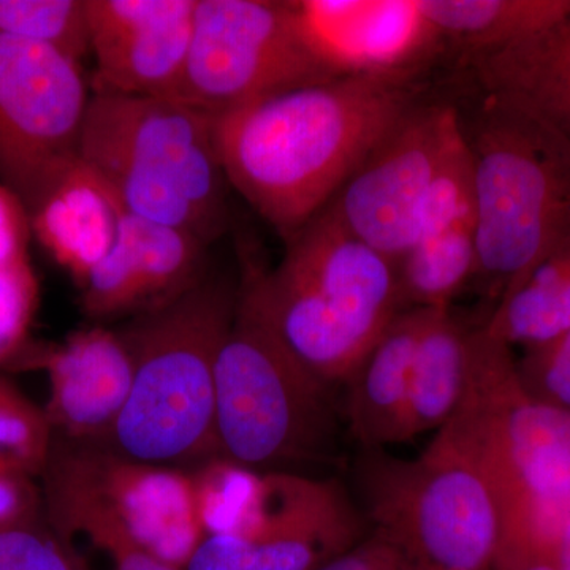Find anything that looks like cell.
<instances>
[{"mask_svg":"<svg viewBox=\"0 0 570 570\" xmlns=\"http://www.w3.org/2000/svg\"><path fill=\"white\" fill-rule=\"evenodd\" d=\"M412 80L337 77L217 119L228 186L288 242L422 99Z\"/></svg>","mask_w":570,"mask_h":570,"instance_id":"1","label":"cell"},{"mask_svg":"<svg viewBox=\"0 0 570 570\" xmlns=\"http://www.w3.org/2000/svg\"><path fill=\"white\" fill-rule=\"evenodd\" d=\"M479 469L497 505V570L553 561L570 523V411L521 384L512 347L482 326L469 333V377L441 428Z\"/></svg>","mask_w":570,"mask_h":570,"instance_id":"2","label":"cell"},{"mask_svg":"<svg viewBox=\"0 0 570 570\" xmlns=\"http://www.w3.org/2000/svg\"><path fill=\"white\" fill-rule=\"evenodd\" d=\"M285 245L275 269L247 273L239 302L314 376L344 385L404 311L395 262L326 209Z\"/></svg>","mask_w":570,"mask_h":570,"instance_id":"3","label":"cell"},{"mask_svg":"<svg viewBox=\"0 0 570 570\" xmlns=\"http://www.w3.org/2000/svg\"><path fill=\"white\" fill-rule=\"evenodd\" d=\"M471 82L450 102L474 179V281L494 309L570 234V141L515 97Z\"/></svg>","mask_w":570,"mask_h":570,"instance_id":"4","label":"cell"},{"mask_svg":"<svg viewBox=\"0 0 570 570\" xmlns=\"http://www.w3.org/2000/svg\"><path fill=\"white\" fill-rule=\"evenodd\" d=\"M238 294L230 277L206 273L118 330L134 360L132 390L100 448L170 468L217 456L216 362Z\"/></svg>","mask_w":570,"mask_h":570,"instance_id":"5","label":"cell"},{"mask_svg":"<svg viewBox=\"0 0 570 570\" xmlns=\"http://www.w3.org/2000/svg\"><path fill=\"white\" fill-rule=\"evenodd\" d=\"M217 119L167 97L92 92L80 159L124 212L212 246L230 224Z\"/></svg>","mask_w":570,"mask_h":570,"instance_id":"6","label":"cell"},{"mask_svg":"<svg viewBox=\"0 0 570 570\" xmlns=\"http://www.w3.org/2000/svg\"><path fill=\"white\" fill-rule=\"evenodd\" d=\"M352 494L403 570H497L499 521L489 485L442 431L419 456L358 450Z\"/></svg>","mask_w":570,"mask_h":570,"instance_id":"7","label":"cell"},{"mask_svg":"<svg viewBox=\"0 0 570 570\" xmlns=\"http://www.w3.org/2000/svg\"><path fill=\"white\" fill-rule=\"evenodd\" d=\"M332 390L238 294L216 362L217 456L261 472L332 461L341 433Z\"/></svg>","mask_w":570,"mask_h":570,"instance_id":"8","label":"cell"},{"mask_svg":"<svg viewBox=\"0 0 570 570\" xmlns=\"http://www.w3.org/2000/svg\"><path fill=\"white\" fill-rule=\"evenodd\" d=\"M333 78L307 47L294 2L197 0L186 66L167 99L219 119Z\"/></svg>","mask_w":570,"mask_h":570,"instance_id":"9","label":"cell"},{"mask_svg":"<svg viewBox=\"0 0 570 570\" xmlns=\"http://www.w3.org/2000/svg\"><path fill=\"white\" fill-rule=\"evenodd\" d=\"M91 96L82 63L0 36V184L28 214L80 157Z\"/></svg>","mask_w":570,"mask_h":570,"instance_id":"10","label":"cell"},{"mask_svg":"<svg viewBox=\"0 0 570 570\" xmlns=\"http://www.w3.org/2000/svg\"><path fill=\"white\" fill-rule=\"evenodd\" d=\"M456 112L422 97L337 190L326 212L356 238L396 262L414 245L423 206Z\"/></svg>","mask_w":570,"mask_h":570,"instance_id":"11","label":"cell"},{"mask_svg":"<svg viewBox=\"0 0 570 570\" xmlns=\"http://www.w3.org/2000/svg\"><path fill=\"white\" fill-rule=\"evenodd\" d=\"M51 455L100 498L146 550L184 570L205 539L193 472L55 438Z\"/></svg>","mask_w":570,"mask_h":570,"instance_id":"12","label":"cell"},{"mask_svg":"<svg viewBox=\"0 0 570 570\" xmlns=\"http://www.w3.org/2000/svg\"><path fill=\"white\" fill-rule=\"evenodd\" d=\"M294 7L307 47L335 77L412 80L445 50L419 0H298Z\"/></svg>","mask_w":570,"mask_h":570,"instance_id":"13","label":"cell"},{"mask_svg":"<svg viewBox=\"0 0 570 570\" xmlns=\"http://www.w3.org/2000/svg\"><path fill=\"white\" fill-rule=\"evenodd\" d=\"M197 0H86L92 92L170 97L181 78Z\"/></svg>","mask_w":570,"mask_h":570,"instance_id":"14","label":"cell"},{"mask_svg":"<svg viewBox=\"0 0 570 570\" xmlns=\"http://www.w3.org/2000/svg\"><path fill=\"white\" fill-rule=\"evenodd\" d=\"M208 247L178 228L126 213L110 254L78 284L82 313L111 321L170 302L206 275Z\"/></svg>","mask_w":570,"mask_h":570,"instance_id":"15","label":"cell"},{"mask_svg":"<svg viewBox=\"0 0 570 570\" xmlns=\"http://www.w3.org/2000/svg\"><path fill=\"white\" fill-rule=\"evenodd\" d=\"M40 363L50 379L45 414L55 438L107 444L134 382V360L121 333L105 325L77 330L43 352Z\"/></svg>","mask_w":570,"mask_h":570,"instance_id":"16","label":"cell"},{"mask_svg":"<svg viewBox=\"0 0 570 570\" xmlns=\"http://www.w3.org/2000/svg\"><path fill=\"white\" fill-rule=\"evenodd\" d=\"M475 235L471 157L456 119L423 206L414 245L397 258L409 287L433 299L460 294L478 268Z\"/></svg>","mask_w":570,"mask_h":570,"instance_id":"17","label":"cell"},{"mask_svg":"<svg viewBox=\"0 0 570 570\" xmlns=\"http://www.w3.org/2000/svg\"><path fill=\"white\" fill-rule=\"evenodd\" d=\"M28 216L41 245L78 285L115 247L126 212L108 184L78 157Z\"/></svg>","mask_w":570,"mask_h":570,"instance_id":"18","label":"cell"},{"mask_svg":"<svg viewBox=\"0 0 570 570\" xmlns=\"http://www.w3.org/2000/svg\"><path fill=\"white\" fill-rule=\"evenodd\" d=\"M426 307L401 311L344 382L343 419L358 450L403 444L412 362Z\"/></svg>","mask_w":570,"mask_h":570,"instance_id":"19","label":"cell"},{"mask_svg":"<svg viewBox=\"0 0 570 570\" xmlns=\"http://www.w3.org/2000/svg\"><path fill=\"white\" fill-rule=\"evenodd\" d=\"M461 69L482 88L527 104L570 141V13L528 39L464 59Z\"/></svg>","mask_w":570,"mask_h":570,"instance_id":"20","label":"cell"},{"mask_svg":"<svg viewBox=\"0 0 570 570\" xmlns=\"http://www.w3.org/2000/svg\"><path fill=\"white\" fill-rule=\"evenodd\" d=\"M469 333L450 307H426L409 381L403 444L438 433L459 411L469 377Z\"/></svg>","mask_w":570,"mask_h":570,"instance_id":"21","label":"cell"},{"mask_svg":"<svg viewBox=\"0 0 570 570\" xmlns=\"http://www.w3.org/2000/svg\"><path fill=\"white\" fill-rule=\"evenodd\" d=\"M480 326L494 340L523 351L569 332L570 234L528 269Z\"/></svg>","mask_w":570,"mask_h":570,"instance_id":"22","label":"cell"},{"mask_svg":"<svg viewBox=\"0 0 570 570\" xmlns=\"http://www.w3.org/2000/svg\"><path fill=\"white\" fill-rule=\"evenodd\" d=\"M461 61L528 39L570 13V0H419Z\"/></svg>","mask_w":570,"mask_h":570,"instance_id":"23","label":"cell"},{"mask_svg":"<svg viewBox=\"0 0 570 570\" xmlns=\"http://www.w3.org/2000/svg\"><path fill=\"white\" fill-rule=\"evenodd\" d=\"M45 515L58 539L85 538L111 562L112 570H179L145 549L61 461L50 455L43 474Z\"/></svg>","mask_w":570,"mask_h":570,"instance_id":"24","label":"cell"},{"mask_svg":"<svg viewBox=\"0 0 570 570\" xmlns=\"http://www.w3.org/2000/svg\"><path fill=\"white\" fill-rule=\"evenodd\" d=\"M0 36L62 52L91 56L86 0H0Z\"/></svg>","mask_w":570,"mask_h":570,"instance_id":"25","label":"cell"},{"mask_svg":"<svg viewBox=\"0 0 570 570\" xmlns=\"http://www.w3.org/2000/svg\"><path fill=\"white\" fill-rule=\"evenodd\" d=\"M55 441L43 409L0 377V461L41 478Z\"/></svg>","mask_w":570,"mask_h":570,"instance_id":"26","label":"cell"},{"mask_svg":"<svg viewBox=\"0 0 570 570\" xmlns=\"http://www.w3.org/2000/svg\"><path fill=\"white\" fill-rule=\"evenodd\" d=\"M39 303V283L29 261L0 268V365L24 346Z\"/></svg>","mask_w":570,"mask_h":570,"instance_id":"27","label":"cell"},{"mask_svg":"<svg viewBox=\"0 0 570 570\" xmlns=\"http://www.w3.org/2000/svg\"><path fill=\"white\" fill-rule=\"evenodd\" d=\"M521 384L532 396L570 411V330L517 358Z\"/></svg>","mask_w":570,"mask_h":570,"instance_id":"28","label":"cell"},{"mask_svg":"<svg viewBox=\"0 0 570 570\" xmlns=\"http://www.w3.org/2000/svg\"><path fill=\"white\" fill-rule=\"evenodd\" d=\"M36 527L0 534V570H78L62 543Z\"/></svg>","mask_w":570,"mask_h":570,"instance_id":"29","label":"cell"},{"mask_svg":"<svg viewBox=\"0 0 570 570\" xmlns=\"http://www.w3.org/2000/svg\"><path fill=\"white\" fill-rule=\"evenodd\" d=\"M36 479L0 461V534L39 524L45 504Z\"/></svg>","mask_w":570,"mask_h":570,"instance_id":"30","label":"cell"},{"mask_svg":"<svg viewBox=\"0 0 570 570\" xmlns=\"http://www.w3.org/2000/svg\"><path fill=\"white\" fill-rule=\"evenodd\" d=\"M31 223L20 198L0 184V268L28 261Z\"/></svg>","mask_w":570,"mask_h":570,"instance_id":"31","label":"cell"},{"mask_svg":"<svg viewBox=\"0 0 570 570\" xmlns=\"http://www.w3.org/2000/svg\"><path fill=\"white\" fill-rule=\"evenodd\" d=\"M317 570H403L395 550L377 532L370 531L365 539Z\"/></svg>","mask_w":570,"mask_h":570,"instance_id":"32","label":"cell"},{"mask_svg":"<svg viewBox=\"0 0 570 570\" xmlns=\"http://www.w3.org/2000/svg\"><path fill=\"white\" fill-rule=\"evenodd\" d=\"M517 570H560V568L553 561H534L530 562V564L521 566Z\"/></svg>","mask_w":570,"mask_h":570,"instance_id":"33","label":"cell"}]
</instances>
